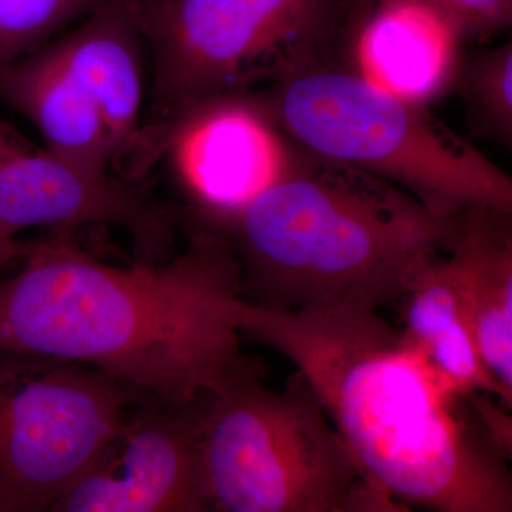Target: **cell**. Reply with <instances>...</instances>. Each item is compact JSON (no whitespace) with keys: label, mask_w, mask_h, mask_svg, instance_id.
<instances>
[{"label":"cell","mask_w":512,"mask_h":512,"mask_svg":"<svg viewBox=\"0 0 512 512\" xmlns=\"http://www.w3.org/2000/svg\"><path fill=\"white\" fill-rule=\"evenodd\" d=\"M205 399L185 406L148 402L137 416L126 414L50 511H207L200 447Z\"/></svg>","instance_id":"cell-9"},{"label":"cell","mask_w":512,"mask_h":512,"mask_svg":"<svg viewBox=\"0 0 512 512\" xmlns=\"http://www.w3.org/2000/svg\"><path fill=\"white\" fill-rule=\"evenodd\" d=\"M200 447L208 510L404 511L360 466L299 375L284 392L258 372L210 394Z\"/></svg>","instance_id":"cell-5"},{"label":"cell","mask_w":512,"mask_h":512,"mask_svg":"<svg viewBox=\"0 0 512 512\" xmlns=\"http://www.w3.org/2000/svg\"><path fill=\"white\" fill-rule=\"evenodd\" d=\"M146 126L156 160L167 158L194 214L221 235L302 153L261 93L210 97Z\"/></svg>","instance_id":"cell-8"},{"label":"cell","mask_w":512,"mask_h":512,"mask_svg":"<svg viewBox=\"0 0 512 512\" xmlns=\"http://www.w3.org/2000/svg\"><path fill=\"white\" fill-rule=\"evenodd\" d=\"M153 67L154 119L278 83L323 60L343 0H133Z\"/></svg>","instance_id":"cell-6"},{"label":"cell","mask_w":512,"mask_h":512,"mask_svg":"<svg viewBox=\"0 0 512 512\" xmlns=\"http://www.w3.org/2000/svg\"><path fill=\"white\" fill-rule=\"evenodd\" d=\"M261 96L306 151L383 178L436 214L512 210L510 175L429 107L384 92L348 66L319 60Z\"/></svg>","instance_id":"cell-4"},{"label":"cell","mask_w":512,"mask_h":512,"mask_svg":"<svg viewBox=\"0 0 512 512\" xmlns=\"http://www.w3.org/2000/svg\"><path fill=\"white\" fill-rule=\"evenodd\" d=\"M138 402L92 366L0 350V512L52 510Z\"/></svg>","instance_id":"cell-7"},{"label":"cell","mask_w":512,"mask_h":512,"mask_svg":"<svg viewBox=\"0 0 512 512\" xmlns=\"http://www.w3.org/2000/svg\"><path fill=\"white\" fill-rule=\"evenodd\" d=\"M33 242H23L16 238L0 237V268L19 258H25Z\"/></svg>","instance_id":"cell-19"},{"label":"cell","mask_w":512,"mask_h":512,"mask_svg":"<svg viewBox=\"0 0 512 512\" xmlns=\"http://www.w3.org/2000/svg\"><path fill=\"white\" fill-rule=\"evenodd\" d=\"M348 66L370 83L429 107L456 89L463 32L427 0H369L352 13Z\"/></svg>","instance_id":"cell-12"},{"label":"cell","mask_w":512,"mask_h":512,"mask_svg":"<svg viewBox=\"0 0 512 512\" xmlns=\"http://www.w3.org/2000/svg\"><path fill=\"white\" fill-rule=\"evenodd\" d=\"M463 32L466 40L485 39L510 28L512 0H427Z\"/></svg>","instance_id":"cell-18"},{"label":"cell","mask_w":512,"mask_h":512,"mask_svg":"<svg viewBox=\"0 0 512 512\" xmlns=\"http://www.w3.org/2000/svg\"><path fill=\"white\" fill-rule=\"evenodd\" d=\"M127 229L147 261L167 248L173 218L130 181L87 173L0 120V237L33 227Z\"/></svg>","instance_id":"cell-10"},{"label":"cell","mask_w":512,"mask_h":512,"mask_svg":"<svg viewBox=\"0 0 512 512\" xmlns=\"http://www.w3.org/2000/svg\"><path fill=\"white\" fill-rule=\"evenodd\" d=\"M107 0H0V69L46 45Z\"/></svg>","instance_id":"cell-17"},{"label":"cell","mask_w":512,"mask_h":512,"mask_svg":"<svg viewBox=\"0 0 512 512\" xmlns=\"http://www.w3.org/2000/svg\"><path fill=\"white\" fill-rule=\"evenodd\" d=\"M47 43L103 117L116 153L114 170L128 181L147 173L153 164L141 123L144 39L133 0H107Z\"/></svg>","instance_id":"cell-11"},{"label":"cell","mask_w":512,"mask_h":512,"mask_svg":"<svg viewBox=\"0 0 512 512\" xmlns=\"http://www.w3.org/2000/svg\"><path fill=\"white\" fill-rule=\"evenodd\" d=\"M242 299L234 248L208 229L170 261L134 268L64 239L33 242L0 284V350L92 366L150 402L185 406L259 372L241 350Z\"/></svg>","instance_id":"cell-1"},{"label":"cell","mask_w":512,"mask_h":512,"mask_svg":"<svg viewBox=\"0 0 512 512\" xmlns=\"http://www.w3.org/2000/svg\"><path fill=\"white\" fill-rule=\"evenodd\" d=\"M456 87L466 106L471 130L512 146V43L464 56Z\"/></svg>","instance_id":"cell-16"},{"label":"cell","mask_w":512,"mask_h":512,"mask_svg":"<svg viewBox=\"0 0 512 512\" xmlns=\"http://www.w3.org/2000/svg\"><path fill=\"white\" fill-rule=\"evenodd\" d=\"M403 298L407 301L403 335L437 372L460 393H488L500 400L447 256L424 262Z\"/></svg>","instance_id":"cell-15"},{"label":"cell","mask_w":512,"mask_h":512,"mask_svg":"<svg viewBox=\"0 0 512 512\" xmlns=\"http://www.w3.org/2000/svg\"><path fill=\"white\" fill-rule=\"evenodd\" d=\"M458 224L460 214H436L383 178L302 148L224 237L245 301L379 311L406 295L424 262L450 251Z\"/></svg>","instance_id":"cell-3"},{"label":"cell","mask_w":512,"mask_h":512,"mask_svg":"<svg viewBox=\"0 0 512 512\" xmlns=\"http://www.w3.org/2000/svg\"><path fill=\"white\" fill-rule=\"evenodd\" d=\"M448 262L466 302L478 350L512 406V210L471 207L460 214Z\"/></svg>","instance_id":"cell-13"},{"label":"cell","mask_w":512,"mask_h":512,"mask_svg":"<svg viewBox=\"0 0 512 512\" xmlns=\"http://www.w3.org/2000/svg\"><path fill=\"white\" fill-rule=\"evenodd\" d=\"M0 100L35 126L56 156L87 173L114 170L116 153L103 117L49 43L0 69Z\"/></svg>","instance_id":"cell-14"},{"label":"cell","mask_w":512,"mask_h":512,"mask_svg":"<svg viewBox=\"0 0 512 512\" xmlns=\"http://www.w3.org/2000/svg\"><path fill=\"white\" fill-rule=\"evenodd\" d=\"M377 312L289 311L242 299L239 329L295 365L360 466L397 504L511 512V458L476 393L454 389Z\"/></svg>","instance_id":"cell-2"}]
</instances>
